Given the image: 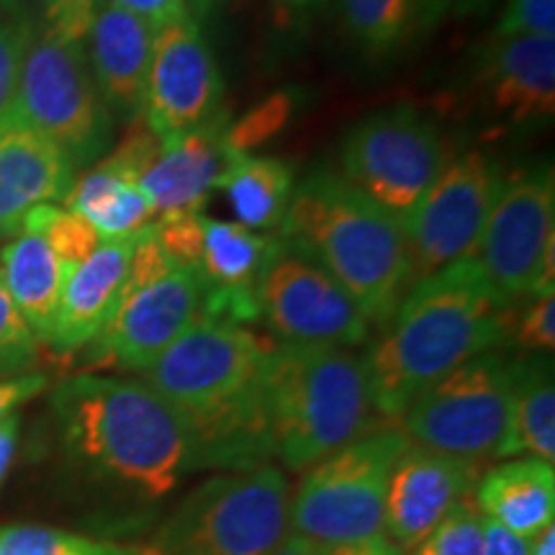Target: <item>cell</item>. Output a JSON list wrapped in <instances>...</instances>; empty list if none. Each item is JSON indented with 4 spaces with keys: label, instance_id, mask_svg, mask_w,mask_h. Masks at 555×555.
<instances>
[{
    "label": "cell",
    "instance_id": "obj_11",
    "mask_svg": "<svg viewBox=\"0 0 555 555\" xmlns=\"http://www.w3.org/2000/svg\"><path fill=\"white\" fill-rule=\"evenodd\" d=\"M470 258L509 301L555 291V178L551 165L504 178Z\"/></svg>",
    "mask_w": 555,
    "mask_h": 555
},
{
    "label": "cell",
    "instance_id": "obj_25",
    "mask_svg": "<svg viewBox=\"0 0 555 555\" xmlns=\"http://www.w3.org/2000/svg\"><path fill=\"white\" fill-rule=\"evenodd\" d=\"M512 422L506 455L555 461V380L551 358L532 352L509 363Z\"/></svg>",
    "mask_w": 555,
    "mask_h": 555
},
{
    "label": "cell",
    "instance_id": "obj_46",
    "mask_svg": "<svg viewBox=\"0 0 555 555\" xmlns=\"http://www.w3.org/2000/svg\"><path fill=\"white\" fill-rule=\"evenodd\" d=\"M268 555H324V547L301 535H286Z\"/></svg>",
    "mask_w": 555,
    "mask_h": 555
},
{
    "label": "cell",
    "instance_id": "obj_9",
    "mask_svg": "<svg viewBox=\"0 0 555 555\" xmlns=\"http://www.w3.org/2000/svg\"><path fill=\"white\" fill-rule=\"evenodd\" d=\"M13 116L65 152L73 168L101 157L111 142V116L82 41L41 31L31 39L18 75Z\"/></svg>",
    "mask_w": 555,
    "mask_h": 555
},
{
    "label": "cell",
    "instance_id": "obj_37",
    "mask_svg": "<svg viewBox=\"0 0 555 555\" xmlns=\"http://www.w3.org/2000/svg\"><path fill=\"white\" fill-rule=\"evenodd\" d=\"M47 29L54 37L82 41L101 11V0H39Z\"/></svg>",
    "mask_w": 555,
    "mask_h": 555
},
{
    "label": "cell",
    "instance_id": "obj_4",
    "mask_svg": "<svg viewBox=\"0 0 555 555\" xmlns=\"http://www.w3.org/2000/svg\"><path fill=\"white\" fill-rule=\"evenodd\" d=\"M281 237L314 258L371 324H384L409 291L404 224L339 172L314 170L294 189Z\"/></svg>",
    "mask_w": 555,
    "mask_h": 555
},
{
    "label": "cell",
    "instance_id": "obj_47",
    "mask_svg": "<svg viewBox=\"0 0 555 555\" xmlns=\"http://www.w3.org/2000/svg\"><path fill=\"white\" fill-rule=\"evenodd\" d=\"M530 555H555V525L545 527L538 538L530 540Z\"/></svg>",
    "mask_w": 555,
    "mask_h": 555
},
{
    "label": "cell",
    "instance_id": "obj_20",
    "mask_svg": "<svg viewBox=\"0 0 555 555\" xmlns=\"http://www.w3.org/2000/svg\"><path fill=\"white\" fill-rule=\"evenodd\" d=\"M139 232L129 237L103 240L101 247L69 273L52 324V335L47 339L54 352L73 356L93 343L106 327L116 304H119L121 291L127 286L129 260Z\"/></svg>",
    "mask_w": 555,
    "mask_h": 555
},
{
    "label": "cell",
    "instance_id": "obj_44",
    "mask_svg": "<svg viewBox=\"0 0 555 555\" xmlns=\"http://www.w3.org/2000/svg\"><path fill=\"white\" fill-rule=\"evenodd\" d=\"M18 433H21L18 412L5 416V420L0 422V486H3L5 476H9V470L13 466V457H16Z\"/></svg>",
    "mask_w": 555,
    "mask_h": 555
},
{
    "label": "cell",
    "instance_id": "obj_6",
    "mask_svg": "<svg viewBox=\"0 0 555 555\" xmlns=\"http://www.w3.org/2000/svg\"><path fill=\"white\" fill-rule=\"evenodd\" d=\"M288 478L275 466L208 478L152 540L155 555H268L288 535Z\"/></svg>",
    "mask_w": 555,
    "mask_h": 555
},
{
    "label": "cell",
    "instance_id": "obj_26",
    "mask_svg": "<svg viewBox=\"0 0 555 555\" xmlns=\"http://www.w3.org/2000/svg\"><path fill=\"white\" fill-rule=\"evenodd\" d=\"M237 224L249 232L281 227L294 196V170L278 157L237 155L217 180Z\"/></svg>",
    "mask_w": 555,
    "mask_h": 555
},
{
    "label": "cell",
    "instance_id": "obj_7",
    "mask_svg": "<svg viewBox=\"0 0 555 555\" xmlns=\"http://www.w3.org/2000/svg\"><path fill=\"white\" fill-rule=\"evenodd\" d=\"M409 446L401 429H378L311 466L291 499V532L324 547L380 535L388 478Z\"/></svg>",
    "mask_w": 555,
    "mask_h": 555
},
{
    "label": "cell",
    "instance_id": "obj_31",
    "mask_svg": "<svg viewBox=\"0 0 555 555\" xmlns=\"http://www.w3.org/2000/svg\"><path fill=\"white\" fill-rule=\"evenodd\" d=\"M296 108V95L291 90H281L266 99L260 106L247 111L237 124H229L227 150L237 155H249L258 144L268 142L278 131L286 127Z\"/></svg>",
    "mask_w": 555,
    "mask_h": 555
},
{
    "label": "cell",
    "instance_id": "obj_24",
    "mask_svg": "<svg viewBox=\"0 0 555 555\" xmlns=\"http://www.w3.org/2000/svg\"><path fill=\"white\" fill-rule=\"evenodd\" d=\"M69 273L73 270L52 253V247L39 234L21 232L16 240L0 249L3 286L39 343H47L52 335Z\"/></svg>",
    "mask_w": 555,
    "mask_h": 555
},
{
    "label": "cell",
    "instance_id": "obj_10",
    "mask_svg": "<svg viewBox=\"0 0 555 555\" xmlns=\"http://www.w3.org/2000/svg\"><path fill=\"white\" fill-rule=\"evenodd\" d=\"M343 178L401 221L450 163L446 139L412 106L365 116L347 131Z\"/></svg>",
    "mask_w": 555,
    "mask_h": 555
},
{
    "label": "cell",
    "instance_id": "obj_28",
    "mask_svg": "<svg viewBox=\"0 0 555 555\" xmlns=\"http://www.w3.org/2000/svg\"><path fill=\"white\" fill-rule=\"evenodd\" d=\"M339 11L347 34L371 57L399 52L420 34L414 0H339Z\"/></svg>",
    "mask_w": 555,
    "mask_h": 555
},
{
    "label": "cell",
    "instance_id": "obj_39",
    "mask_svg": "<svg viewBox=\"0 0 555 555\" xmlns=\"http://www.w3.org/2000/svg\"><path fill=\"white\" fill-rule=\"evenodd\" d=\"M491 0H414L420 31H429L450 18H466L486 11Z\"/></svg>",
    "mask_w": 555,
    "mask_h": 555
},
{
    "label": "cell",
    "instance_id": "obj_42",
    "mask_svg": "<svg viewBox=\"0 0 555 555\" xmlns=\"http://www.w3.org/2000/svg\"><path fill=\"white\" fill-rule=\"evenodd\" d=\"M481 555H530V540H522L494 519L483 517Z\"/></svg>",
    "mask_w": 555,
    "mask_h": 555
},
{
    "label": "cell",
    "instance_id": "obj_34",
    "mask_svg": "<svg viewBox=\"0 0 555 555\" xmlns=\"http://www.w3.org/2000/svg\"><path fill=\"white\" fill-rule=\"evenodd\" d=\"M204 227L206 217L201 211H180L170 217L155 219V234L159 249L176 268H201L204 255Z\"/></svg>",
    "mask_w": 555,
    "mask_h": 555
},
{
    "label": "cell",
    "instance_id": "obj_12",
    "mask_svg": "<svg viewBox=\"0 0 555 555\" xmlns=\"http://www.w3.org/2000/svg\"><path fill=\"white\" fill-rule=\"evenodd\" d=\"M258 319L283 345L358 347L371 322L327 270L288 240H273L255 281Z\"/></svg>",
    "mask_w": 555,
    "mask_h": 555
},
{
    "label": "cell",
    "instance_id": "obj_32",
    "mask_svg": "<svg viewBox=\"0 0 555 555\" xmlns=\"http://www.w3.org/2000/svg\"><path fill=\"white\" fill-rule=\"evenodd\" d=\"M483 543V515L466 499L435 527L412 555H481Z\"/></svg>",
    "mask_w": 555,
    "mask_h": 555
},
{
    "label": "cell",
    "instance_id": "obj_41",
    "mask_svg": "<svg viewBox=\"0 0 555 555\" xmlns=\"http://www.w3.org/2000/svg\"><path fill=\"white\" fill-rule=\"evenodd\" d=\"M47 386H50V378L44 373H24V376L0 380V422L44 393Z\"/></svg>",
    "mask_w": 555,
    "mask_h": 555
},
{
    "label": "cell",
    "instance_id": "obj_40",
    "mask_svg": "<svg viewBox=\"0 0 555 555\" xmlns=\"http://www.w3.org/2000/svg\"><path fill=\"white\" fill-rule=\"evenodd\" d=\"M108 3L119 5V9L147 21L155 31L191 16L185 0H108Z\"/></svg>",
    "mask_w": 555,
    "mask_h": 555
},
{
    "label": "cell",
    "instance_id": "obj_16",
    "mask_svg": "<svg viewBox=\"0 0 555 555\" xmlns=\"http://www.w3.org/2000/svg\"><path fill=\"white\" fill-rule=\"evenodd\" d=\"M481 463L409 446L391 470L384 530L401 551H412L474 494Z\"/></svg>",
    "mask_w": 555,
    "mask_h": 555
},
{
    "label": "cell",
    "instance_id": "obj_38",
    "mask_svg": "<svg viewBox=\"0 0 555 555\" xmlns=\"http://www.w3.org/2000/svg\"><path fill=\"white\" fill-rule=\"evenodd\" d=\"M494 34L496 37H509V34L555 37V0H506L504 16Z\"/></svg>",
    "mask_w": 555,
    "mask_h": 555
},
{
    "label": "cell",
    "instance_id": "obj_22",
    "mask_svg": "<svg viewBox=\"0 0 555 555\" xmlns=\"http://www.w3.org/2000/svg\"><path fill=\"white\" fill-rule=\"evenodd\" d=\"M273 237H260L234 221L206 219L201 273L206 278L204 317L217 322H258L255 281Z\"/></svg>",
    "mask_w": 555,
    "mask_h": 555
},
{
    "label": "cell",
    "instance_id": "obj_14",
    "mask_svg": "<svg viewBox=\"0 0 555 555\" xmlns=\"http://www.w3.org/2000/svg\"><path fill=\"white\" fill-rule=\"evenodd\" d=\"M221 75L211 47L191 16L157 31L142 101V121L170 144L221 114Z\"/></svg>",
    "mask_w": 555,
    "mask_h": 555
},
{
    "label": "cell",
    "instance_id": "obj_43",
    "mask_svg": "<svg viewBox=\"0 0 555 555\" xmlns=\"http://www.w3.org/2000/svg\"><path fill=\"white\" fill-rule=\"evenodd\" d=\"M324 547V545H322ZM324 555H404L399 545H393L384 532L376 538L360 540V543H347V545H327Z\"/></svg>",
    "mask_w": 555,
    "mask_h": 555
},
{
    "label": "cell",
    "instance_id": "obj_30",
    "mask_svg": "<svg viewBox=\"0 0 555 555\" xmlns=\"http://www.w3.org/2000/svg\"><path fill=\"white\" fill-rule=\"evenodd\" d=\"M21 232L39 234L69 270L82 266L103 242L99 229L90 224L88 219L69 211V208H57L52 204L31 208L26 214L24 224H21Z\"/></svg>",
    "mask_w": 555,
    "mask_h": 555
},
{
    "label": "cell",
    "instance_id": "obj_2",
    "mask_svg": "<svg viewBox=\"0 0 555 555\" xmlns=\"http://www.w3.org/2000/svg\"><path fill=\"white\" fill-rule=\"evenodd\" d=\"M512 301L474 258L414 283L363 356L373 409L401 420L416 393L506 337Z\"/></svg>",
    "mask_w": 555,
    "mask_h": 555
},
{
    "label": "cell",
    "instance_id": "obj_29",
    "mask_svg": "<svg viewBox=\"0 0 555 555\" xmlns=\"http://www.w3.org/2000/svg\"><path fill=\"white\" fill-rule=\"evenodd\" d=\"M0 555H155L152 545L95 540L39 525H0Z\"/></svg>",
    "mask_w": 555,
    "mask_h": 555
},
{
    "label": "cell",
    "instance_id": "obj_45",
    "mask_svg": "<svg viewBox=\"0 0 555 555\" xmlns=\"http://www.w3.org/2000/svg\"><path fill=\"white\" fill-rule=\"evenodd\" d=\"M330 0H275V13L281 24H298L311 13L327 9Z\"/></svg>",
    "mask_w": 555,
    "mask_h": 555
},
{
    "label": "cell",
    "instance_id": "obj_36",
    "mask_svg": "<svg viewBox=\"0 0 555 555\" xmlns=\"http://www.w3.org/2000/svg\"><path fill=\"white\" fill-rule=\"evenodd\" d=\"M34 34L29 24L0 21V124L13 114L18 93V75Z\"/></svg>",
    "mask_w": 555,
    "mask_h": 555
},
{
    "label": "cell",
    "instance_id": "obj_35",
    "mask_svg": "<svg viewBox=\"0 0 555 555\" xmlns=\"http://www.w3.org/2000/svg\"><path fill=\"white\" fill-rule=\"evenodd\" d=\"M522 309H512L506 317V337H515L519 347L530 352H553L555 347V291L525 296Z\"/></svg>",
    "mask_w": 555,
    "mask_h": 555
},
{
    "label": "cell",
    "instance_id": "obj_1",
    "mask_svg": "<svg viewBox=\"0 0 555 555\" xmlns=\"http://www.w3.org/2000/svg\"><path fill=\"white\" fill-rule=\"evenodd\" d=\"M273 345L253 330L198 319L144 371L189 427L196 470H245L275 455L266 404Z\"/></svg>",
    "mask_w": 555,
    "mask_h": 555
},
{
    "label": "cell",
    "instance_id": "obj_21",
    "mask_svg": "<svg viewBox=\"0 0 555 555\" xmlns=\"http://www.w3.org/2000/svg\"><path fill=\"white\" fill-rule=\"evenodd\" d=\"M88 37L90 73L103 103L121 119H137L142 114L157 31L134 13L106 3L101 5Z\"/></svg>",
    "mask_w": 555,
    "mask_h": 555
},
{
    "label": "cell",
    "instance_id": "obj_48",
    "mask_svg": "<svg viewBox=\"0 0 555 555\" xmlns=\"http://www.w3.org/2000/svg\"><path fill=\"white\" fill-rule=\"evenodd\" d=\"M185 3H189V13H191V18L196 21V18H206V16H211V11H217L221 3H224V0H185Z\"/></svg>",
    "mask_w": 555,
    "mask_h": 555
},
{
    "label": "cell",
    "instance_id": "obj_17",
    "mask_svg": "<svg viewBox=\"0 0 555 555\" xmlns=\"http://www.w3.org/2000/svg\"><path fill=\"white\" fill-rule=\"evenodd\" d=\"M483 101L499 119L532 127L555 114V37H491L478 67Z\"/></svg>",
    "mask_w": 555,
    "mask_h": 555
},
{
    "label": "cell",
    "instance_id": "obj_19",
    "mask_svg": "<svg viewBox=\"0 0 555 555\" xmlns=\"http://www.w3.org/2000/svg\"><path fill=\"white\" fill-rule=\"evenodd\" d=\"M73 170L65 152L29 124L13 114L0 124V237L21 232L31 208L65 201Z\"/></svg>",
    "mask_w": 555,
    "mask_h": 555
},
{
    "label": "cell",
    "instance_id": "obj_15",
    "mask_svg": "<svg viewBox=\"0 0 555 555\" xmlns=\"http://www.w3.org/2000/svg\"><path fill=\"white\" fill-rule=\"evenodd\" d=\"M201 268H170L155 281L124 286L114 314L93 339L95 356L121 371L144 373L204 317Z\"/></svg>",
    "mask_w": 555,
    "mask_h": 555
},
{
    "label": "cell",
    "instance_id": "obj_8",
    "mask_svg": "<svg viewBox=\"0 0 555 555\" xmlns=\"http://www.w3.org/2000/svg\"><path fill=\"white\" fill-rule=\"evenodd\" d=\"M401 416L412 446L474 463L506 457L509 363L499 352H483L416 393Z\"/></svg>",
    "mask_w": 555,
    "mask_h": 555
},
{
    "label": "cell",
    "instance_id": "obj_5",
    "mask_svg": "<svg viewBox=\"0 0 555 555\" xmlns=\"http://www.w3.org/2000/svg\"><path fill=\"white\" fill-rule=\"evenodd\" d=\"M266 404L275 455L291 470H309L371 435L376 414L363 358L332 345H273Z\"/></svg>",
    "mask_w": 555,
    "mask_h": 555
},
{
    "label": "cell",
    "instance_id": "obj_27",
    "mask_svg": "<svg viewBox=\"0 0 555 555\" xmlns=\"http://www.w3.org/2000/svg\"><path fill=\"white\" fill-rule=\"evenodd\" d=\"M65 204L99 229L103 240L129 237L150 224L152 214L142 191L108 163L95 165L78 183H73Z\"/></svg>",
    "mask_w": 555,
    "mask_h": 555
},
{
    "label": "cell",
    "instance_id": "obj_13",
    "mask_svg": "<svg viewBox=\"0 0 555 555\" xmlns=\"http://www.w3.org/2000/svg\"><path fill=\"white\" fill-rule=\"evenodd\" d=\"M502 183V163L478 150L455 157L442 168L429 191L401 221L409 288L474 255Z\"/></svg>",
    "mask_w": 555,
    "mask_h": 555
},
{
    "label": "cell",
    "instance_id": "obj_3",
    "mask_svg": "<svg viewBox=\"0 0 555 555\" xmlns=\"http://www.w3.org/2000/svg\"><path fill=\"white\" fill-rule=\"evenodd\" d=\"M52 412L80 468L144 502L172 494L196 470L189 427L144 380L82 373L54 388Z\"/></svg>",
    "mask_w": 555,
    "mask_h": 555
},
{
    "label": "cell",
    "instance_id": "obj_23",
    "mask_svg": "<svg viewBox=\"0 0 555 555\" xmlns=\"http://www.w3.org/2000/svg\"><path fill=\"white\" fill-rule=\"evenodd\" d=\"M476 506L522 540L538 538L555 519V470L540 457H517L478 478Z\"/></svg>",
    "mask_w": 555,
    "mask_h": 555
},
{
    "label": "cell",
    "instance_id": "obj_33",
    "mask_svg": "<svg viewBox=\"0 0 555 555\" xmlns=\"http://www.w3.org/2000/svg\"><path fill=\"white\" fill-rule=\"evenodd\" d=\"M39 358V339L34 337L29 324L13 307L9 291L0 278V380L34 373Z\"/></svg>",
    "mask_w": 555,
    "mask_h": 555
},
{
    "label": "cell",
    "instance_id": "obj_18",
    "mask_svg": "<svg viewBox=\"0 0 555 555\" xmlns=\"http://www.w3.org/2000/svg\"><path fill=\"white\" fill-rule=\"evenodd\" d=\"M227 129L229 119L221 111L204 127L165 144L155 165L137 183L147 201L152 219L180 211H201L208 191L217 189L219 176L234 159L227 150Z\"/></svg>",
    "mask_w": 555,
    "mask_h": 555
}]
</instances>
